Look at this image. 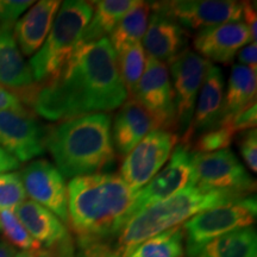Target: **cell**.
<instances>
[{
  "mask_svg": "<svg viewBox=\"0 0 257 257\" xmlns=\"http://www.w3.org/2000/svg\"><path fill=\"white\" fill-rule=\"evenodd\" d=\"M14 93L37 114L53 121L112 111L127 100L108 37L79 43L54 78Z\"/></svg>",
  "mask_w": 257,
  "mask_h": 257,
  "instance_id": "1",
  "label": "cell"
},
{
  "mask_svg": "<svg viewBox=\"0 0 257 257\" xmlns=\"http://www.w3.org/2000/svg\"><path fill=\"white\" fill-rule=\"evenodd\" d=\"M68 224L83 242H104L126 224L136 194L114 173L74 178L67 185Z\"/></svg>",
  "mask_w": 257,
  "mask_h": 257,
  "instance_id": "2",
  "label": "cell"
},
{
  "mask_svg": "<svg viewBox=\"0 0 257 257\" xmlns=\"http://www.w3.org/2000/svg\"><path fill=\"white\" fill-rule=\"evenodd\" d=\"M111 124L107 113H92L61 120L47 128L46 150L64 179L96 174L113 165Z\"/></svg>",
  "mask_w": 257,
  "mask_h": 257,
  "instance_id": "3",
  "label": "cell"
},
{
  "mask_svg": "<svg viewBox=\"0 0 257 257\" xmlns=\"http://www.w3.org/2000/svg\"><path fill=\"white\" fill-rule=\"evenodd\" d=\"M251 194L224 189H204L188 185L166 200L150 205L127 220L118 233L114 251L126 257L138 244L163 231L186 223L200 212Z\"/></svg>",
  "mask_w": 257,
  "mask_h": 257,
  "instance_id": "4",
  "label": "cell"
},
{
  "mask_svg": "<svg viewBox=\"0 0 257 257\" xmlns=\"http://www.w3.org/2000/svg\"><path fill=\"white\" fill-rule=\"evenodd\" d=\"M93 10V3L81 0H67L61 4L46 41L29 61L35 82L47 81L60 72L80 43Z\"/></svg>",
  "mask_w": 257,
  "mask_h": 257,
  "instance_id": "5",
  "label": "cell"
},
{
  "mask_svg": "<svg viewBox=\"0 0 257 257\" xmlns=\"http://www.w3.org/2000/svg\"><path fill=\"white\" fill-rule=\"evenodd\" d=\"M257 205L253 194L200 212L182 224L185 252L193 257L201 246L214 238L233 231L252 226Z\"/></svg>",
  "mask_w": 257,
  "mask_h": 257,
  "instance_id": "6",
  "label": "cell"
},
{
  "mask_svg": "<svg viewBox=\"0 0 257 257\" xmlns=\"http://www.w3.org/2000/svg\"><path fill=\"white\" fill-rule=\"evenodd\" d=\"M189 185L204 189H224L243 194H252L256 189V181L229 148L207 154L192 153Z\"/></svg>",
  "mask_w": 257,
  "mask_h": 257,
  "instance_id": "7",
  "label": "cell"
},
{
  "mask_svg": "<svg viewBox=\"0 0 257 257\" xmlns=\"http://www.w3.org/2000/svg\"><path fill=\"white\" fill-rule=\"evenodd\" d=\"M176 142L178 137L173 131L155 128L125 156L120 178L135 194L163 168Z\"/></svg>",
  "mask_w": 257,
  "mask_h": 257,
  "instance_id": "8",
  "label": "cell"
},
{
  "mask_svg": "<svg viewBox=\"0 0 257 257\" xmlns=\"http://www.w3.org/2000/svg\"><path fill=\"white\" fill-rule=\"evenodd\" d=\"M211 62L191 49H185L169 62L174 91L176 127L186 133L191 125L199 91Z\"/></svg>",
  "mask_w": 257,
  "mask_h": 257,
  "instance_id": "9",
  "label": "cell"
},
{
  "mask_svg": "<svg viewBox=\"0 0 257 257\" xmlns=\"http://www.w3.org/2000/svg\"><path fill=\"white\" fill-rule=\"evenodd\" d=\"M153 11L167 16L184 29L201 30L242 21L243 3L232 0H176L152 3Z\"/></svg>",
  "mask_w": 257,
  "mask_h": 257,
  "instance_id": "10",
  "label": "cell"
},
{
  "mask_svg": "<svg viewBox=\"0 0 257 257\" xmlns=\"http://www.w3.org/2000/svg\"><path fill=\"white\" fill-rule=\"evenodd\" d=\"M133 99L153 118L155 128L173 131L176 127L175 100L167 63L149 59Z\"/></svg>",
  "mask_w": 257,
  "mask_h": 257,
  "instance_id": "11",
  "label": "cell"
},
{
  "mask_svg": "<svg viewBox=\"0 0 257 257\" xmlns=\"http://www.w3.org/2000/svg\"><path fill=\"white\" fill-rule=\"evenodd\" d=\"M27 197L68 224V194L63 175L53 163L40 159L32 161L21 173Z\"/></svg>",
  "mask_w": 257,
  "mask_h": 257,
  "instance_id": "12",
  "label": "cell"
},
{
  "mask_svg": "<svg viewBox=\"0 0 257 257\" xmlns=\"http://www.w3.org/2000/svg\"><path fill=\"white\" fill-rule=\"evenodd\" d=\"M191 175L192 153L187 147L180 144L174 148L167 166L136 193L134 204L128 212V219L150 205L166 200L187 187L191 182Z\"/></svg>",
  "mask_w": 257,
  "mask_h": 257,
  "instance_id": "13",
  "label": "cell"
},
{
  "mask_svg": "<svg viewBox=\"0 0 257 257\" xmlns=\"http://www.w3.org/2000/svg\"><path fill=\"white\" fill-rule=\"evenodd\" d=\"M46 128L30 114L0 111V146L19 162L46 153Z\"/></svg>",
  "mask_w": 257,
  "mask_h": 257,
  "instance_id": "14",
  "label": "cell"
},
{
  "mask_svg": "<svg viewBox=\"0 0 257 257\" xmlns=\"http://www.w3.org/2000/svg\"><path fill=\"white\" fill-rule=\"evenodd\" d=\"M225 81L219 67L210 63L195 102L194 113L188 130L184 134V144L189 147L199 135L218 127L223 119Z\"/></svg>",
  "mask_w": 257,
  "mask_h": 257,
  "instance_id": "15",
  "label": "cell"
},
{
  "mask_svg": "<svg viewBox=\"0 0 257 257\" xmlns=\"http://www.w3.org/2000/svg\"><path fill=\"white\" fill-rule=\"evenodd\" d=\"M251 37L243 22H231L199 30L194 38L195 50L208 62L230 63L237 53L251 43Z\"/></svg>",
  "mask_w": 257,
  "mask_h": 257,
  "instance_id": "16",
  "label": "cell"
},
{
  "mask_svg": "<svg viewBox=\"0 0 257 257\" xmlns=\"http://www.w3.org/2000/svg\"><path fill=\"white\" fill-rule=\"evenodd\" d=\"M142 42L143 49L149 59L169 63L187 49L188 35L186 29L175 21L153 11Z\"/></svg>",
  "mask_w": 257,
  "mask_h": 257,
  "instance_id": "17",
  "label": "cell"
},
{
  "mask_svg": "<svg viewBox=\"0 0 257 257\" xmlns=\"http://www.w3.org/2000/svg\"><path fill=\"white\" fill-rule=\"evenodd\" d=\"M61 4L60 0H41L16 22L14 36L22 54L31 56L40 50Z\"/></svg>",
  "mask_w": 257,
  "mask_h": 257,
  "instance_id": "18",
  "label": "cell"
},
{
  "mask_svg": "<svg viewBox=\"0 0 257 257\" xmlns=\"http://www.w3.org/2000/svg\"><path fill=\"white\" fill-rule=\"evenodd\" d=\"M152 130H155L153 118L135 99L128 98L114 118L112 141L114 150L126 156Z\"/></svg>",
  "mask_w": 257,
  "mask_h": 257,
  "instance_id": "19",
  "label": "cell"
},
{
  "mask_svg": "<svg viewBox=\"0 0 257 257\" xmlns=\"http://www.w3.org/2000/svg\"><path fill=\"white\" fill-rule=\"evenodd\" d=\"M34 83L31 69L16 43L12 27H0V85L17 92Z\"/></svg>",
  "mask_w": 257,
  "mask_h": 257,
  "instance_id": "20",
  "label": "cell"
},
{
  "mask_svg": "<svg viewBox=\"0 0 257 257\" xmlns=\"http://www.w3.org/2000/svg\"><path fill=\"white\" fill-rule=\"evenodd\" d=\"M137 3V0H101L93 3L92 18L82 32L80 43H91L107 37Z\"/></svg>",
  "mask_w": 257,
  "mask_h": 257,
  "instance_id": "21",
  "label": "cell"
},
{
  "mask_svg": "<svg viewBox=\"0 0 257 257\" xmlns=\"http://www.w3.org/2000/svg\"><path fill=\"white\" fill-rule=\"evenodd\" d=\"M257 76L248 67L236 64L231 70L226 93L224 94L223 119L226 123L246 106L256 101Z\"/></svg>",
  "mask_w": 257,
  "mask_h": 257,
  "instance_id": "22",
  "label": "cell"
},
{
  "mask_svg": "<svg viewBox=\"0 0 257 257\" xmlns=\"http://www.w3.org/2000/svg\"><path fill=\"white\" fill-rule=\"evenodd\" d=\"M150 14L152 3L138 2L137 5L121 18L108 38L117 57L131 47L141 44L149 24Z\"/></svg>",
  "mask_w": 257,
  "mask_h": 257,
  "instance_id": "23",
  "label": "cell"
},
{
  "mask_svg": "<svg viewBox=\"0 0 257 257\" xmlns=\"http://www.w3.org/2000/svg\"><path fill=\"white\" fill-rule=\"evenodd\" d=\"M257 234L252 226L214 238L193 257H256Z\"/></svg>",
  "mask_w": 257,
  "mask_h": 257,
  "instance_id": "24",
  "label": "cell"
},
{
  "mask_svg": "<svg viewBox=\"0 0 257 257\" xmlns=\"http://www.w3.org/2000/svg\"><path fill=\"white\" fill-rule=\"evenodd\" d=\"M185 234L182 225L150 237L126 257H184Z\"/></svg>",
  "mask_w": 257,
  "mask_h": 257,
  "instance_id": "25",
  "label": "cell"
},
{
  "mask_svg": "<svg viewBox=\"0 0 257 257\" xmlns=\"http://www.w3.org/2000/svg\"><path fill=\"white\" fill-rule=\"evenodd\" d=\"M121 81L127 96L133 99L147 66V55L142 44H136L117 57Z\"/></svg>",
  "mask_w": 257,
  "mask_h": 257,
  "instance_id": "26",
  "label": "cell"
},
{
  "mask_svg": "<svg viewBox=\"0 0 257 257\" xmlns=\"http://www.w3.org/2000/svg\"><path fill=\"white\" fill-rule=\"evenodd\" d=\"M0 231L4 233L6 242L15 248L34 253L42 250L41 244L32 238L14 211L0 210Z\"/></svg>",
  "mask_w": 257,
  "mask_h": 257,
  "instance_id": "27",
  "label": "cell"
},
{
  "mask_svg": "<svg viewBox=\"0 0 257 257\" xmlns=\"http://www.w3.org/2000/svg\"><path fill=\"white\" fill-rule=\"evenodd\" d=\"M236 135L233 128H231L229 125H219L213 130L195 137L189 144L188 149L192 153L202 154L219 152V150L227 149L231 146Z\"/></svg>",
  "mask_w": 257,
  "mask_h": 257,
  "instance_id": "28",
  "label": "cell"
},
{
  "mask_svg": "<svg viewBox=\"0 0 257 257\" xmlns=\"http://www.w3.org/2000/svg\"><path fill=\"white\" fill-rule=\"evenodd\" d=\"M27 200L23 181L17 172L0 173V210L14 211Z\"/></svg>",
  "mask_w": 257,
  "mask_h": 257,
  "instance_id": "29",
  "label": "cell"
},
{
  "mask_svg": "<svg viewBox=\"0 0 257 257\" xmlns=\"http://www.w3.org/2000/svg\"><path fill=\"white\" fill-rule=\"evenodd\" d=\"M32 5L30 0H0V27H12Z\"/></svg>",
  "mask_w": 257,
  "mask_h": 257,
  "instance_id": "30",
  "label": "cell"
},
{
  "mask_svg": "<svg viewBox=\"0 0 257 257\" xmlns=\"http://www.w3.org/2000/svg\"><path fill=\"white\" fill-rule=\"evenodd\" d=\"M239 152L252 173L257 172V130H246L239 138Z\"/></svg>",
  "mask_w": 257,
  "mask_h": 257,
  "instance_id": "31",
  "label": "cell"
},
{
  "mask_svg": "<svg viewBox=\"0 0 257 257\" xmlns=\"http://www.w3.org/2000/svg\"><path fill=\"white\" fill-rule=\"evenodd\" d=\"M256 101L246 106L244 110L238 112L234 117L231 118L229 121L220 125H229L231 128H233L234 133L238 134L242 131L250 130V128H256L257 124V110H256Z\"/></svg>",
  "mask_w": 257,
  "mask_h": 257,
  "instance_id": "32",
  "label": "cell"
},
{
  "mask_svg": "<svg viewBox=\"0 0 257 257\" xmlns=\"http://www.w3.org/2000/svg\"><path fill=\"white\" fill-rule=\"evenodd\" d=\"M74 257H120L104 242L79 240V250Z\"/></svg>",
  "mask_w": 257,
  "mask_h": 257,
  "instance_id": "33",
  "label": "cell"
},
{
  "mask_svg": "<svg viewBox=\"0 0 257 257\" xmlns=\"http://www.w3.org/2000/svg\"><path fill=\"white\" fill-rule=\"evenodd\" d=\"M0 111H12L21 114L32 115L30 108L23 105L21 99L14 92H11V89L2 85H0Z\"/></svg>",
  "mask_w": 257,
  "mask_h": 257,
  "instance_id": "34",
  "label": "cell"
},
{
  "mask_svg": "<svg viewBox=\"0 0 257 257\" xmlns=\"http://www.w3.org/2000/svg\"><path fill=\"white\" fill-rule=\"evenodd\" d=\"M237 56H238L239 64L242 66H245L250 68L253 72L257 70V43L256 42H251V43L246 44L245 47H243L238 53H237Z\"/></svg>",
  "mask_w": 257,
  "mask_h": 257,
  "instance_id": "35",
  "label": "cell"
},
{
  "mask_svg": "<svg viewBox=\"0 0 257 257\" xmlns=\"http://www.w3.org/2000/svg\"><path fill=\"white\" fill-rule=\"evenodd\" d=\"M244 18V24L246 25L248 30L250 32V37H251L252 42H256V5L255 3L251 2H243V12H242V19Z\"/></svg>",
  "mask_w": 257,
  "mask_h": 257,
  "instance_id": "36",
  "label": "cell"
},
{
  "mask_svg": "<svg viewBox=\"0 0 257 257\" xmlns=\"http://www.w3.org/2000/svg\"><path fill=\"white\" fill-rule=\"evenodd\" d=\"M21 162L9 154L4 148L0 147V173H8V172H14L15 169L19 168Z\"/></svg>",
  "mask_w": 257,
  "mask_h": 257,
  "instance_id": "37",
  "label": "cell"
},
{
  "mask_svg": "<svg viewBox=\"0 0 257 257\" xmlns=\"http://www.w3.org/2000/svg\"><path fill=\"white\" fill-rule=\"evenodd\" d=\"M17 249L6 240H0V257H15Z\"/></svg>",
  "mask_w": 257,
  "mask_h": 257,
  "instance_id": "38",
  "label": "cell"
},
{
  "mask_svg": "<svg viewBox=\"0 0 257 257\" xmlns=\"http://www.w3.org/2000/svg\"><path fill=\"white\" fill-rule=\"evenodd\" d=\"M37 253H34V252H29V251H21V252H17L16 253L15 257H36Z\"/></svg>",
  "mask_w": 257,
  "mask_h": 257,
  "instance_id": "39",
  "label": "cell"
},
{
  "mask_svg": "<svg viewBox=\"0 0 257 257\" xmlns=\"http://www.w3.org/2000/svg\"><path fill=\"white\" fill-rule=\"evenodd\" d=\"M36 257H54V256L51 255L49 251H47V250H41V251L36 255Z\"/></svg>",
  "mask_w": 257,
  "mask_h": 257,
  "instance_id": "40",
  "label": "cell"
}]
</instances>
